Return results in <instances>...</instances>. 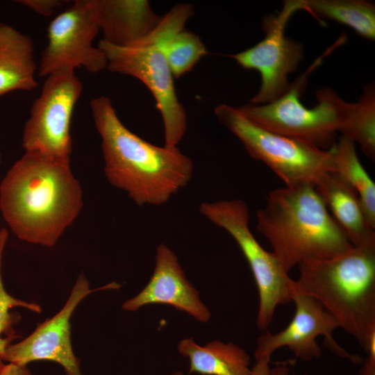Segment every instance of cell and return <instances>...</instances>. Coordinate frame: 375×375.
Segmentation results:
<instances>
[{
  "label": "cell",
  "mask_w": 375,
  "mask_h": 375,
  "mask_svg": "<svg viewBox=\"0 0 375 375\" xmlns=\"http://www.w3.org/2000/svg\"><path fill=\"white\" fill-rule=\"evenodd\" d=\"M83 206L70 158L24 151L1 182L2 216L12 232L28 243L53 247Z\"/></svg>",
  "instance_id": "obj_1"
},
{
  "label": "cell",
  "mask_w": 375,
  "mask_h": 375,
  "mask_svg": "<svg viewBox=\"0 0 375 375\" xmlns=\"http://www.w3.org/2000/svg\"><path fill=\"white\" fill-rule=\"evenodd\" d=\"M90 107L101 140L106 177L137 205L163 204L190 182L193 162L178 148L153 145L131 131L107 97L94 98Z\"/></svg>",
  "instance_id": "obj_2"
},
{
  "label": "cell",
  "mask_w": 375,
  "mask_h": 375,
  "mask_svg": "<svg viewBox=\"0 0 375 375\" xmlns=\"http://www.w3.org/2000/svg\"><path fill=\"white\" fill-rule=\"evenodd\" d=\"M257 228L288 274L301 264L326 260L353 247L310 184L270 192L257 212Z\"/></svg>",
  "instance_id": "obj_3"
},
{
  "label": "cell",
  "mask_w": 375,
  "mask_h": 375,
  "mask_svg": "<svg viewBox=\"0 0 375 375\" xmlns=\"http://www.w3.org/2000/svg\"><path fill=\"white\" fill-rule=\"evenodd\" d=\"M298 267L292 289L319 301L367 351L375 336V242Z\"/></svg>",
  "instance_id": "obj_4"
},
{
  "label": "cell",
  "mask_w": 375,
  "mask_h": 375,
  "mask_svg": "<svg viewBox=\"0 0 375 375\" xmlns=\"http://www.w3.org/2000/svg\"><path fill=\"white\" fill-rule=\"evenodd\" d=\"M193 15L188 3L173 7L145 38L127 47H117L100 40L98 47L107 58V69L133 76L151 92L164 125L165 147L177 148L187 126L186 114L178 101L174 76L169 66L165 44L176 32L184 29Z\"/></svg>",
  "instance_id": "obj_5"
},
{
  "label": "cell",
  "mask_w": 375,
  "mask_h": 375,
  "mask_svg": "<svg viewBox=\"0 0 375 375\" xmlns=\"http://www.w3.org/2000/svg\"><path fill=\"white\" fill-rule=\"evenodd\" d=\"M319 59L301 74L279 98L265 104L247 103L239 110L249 120L269 131L328 150L347 117L350 102L332 88L323 87L316 92L317 104L307 108L301 101L308 82V74Z\"/></svg>",
  "instance_id": "obj_6"
},
{
  "label": "cell",
  "mask_w": 375,
  "mask_h": 375,
  "mask_svg": "<svg viewBox=\"0 0 375 375\" xmlns=\"http://www.w3.org/2000/svg\"><path fill=\"white\" fill-rule=\"evenodd\" d=\"M215 114L248 153L268 166L285 186H315L325 174L334 171L332 147L321 149L269 131L249 120L238 108L228 104L217 106Z\"/></svg>",
  "instance_id": "obj_7"
},
{
  "label": "cell",
  "mask_w": 375,
  "mask_h": 375,
  "mask_svg": "<svg viewBox=\"0 0 375 375\" xmlns=\"http://www.w3.org/2000/svg\"><path fill=\"white\" fill-rule=\"evenodd\" d=\"M200 213L226 231L235 240L246 258L254 277L259 295L256 324L266 330L273 321L275 310L292 301V283L278 258L258 243L249 227V212L240 199L204 202Z\"/></svg>",
  "instance_id": "obj_8"
},
{
  "label": "cell",
  "mask_w": 375,
  "mask_h": 375,
  "mask_svg": "<svg viewBox=\"0 0 375 375\" xmlns=\"http://www.w3.org/2000/svg\"><path fill=\"white\" fill-rule=\"evenodd\" d=\"M46 78L24 124L22 147L27 152L70 158L72 117L83 85L74 71H60Z\"/></svg>",
  "instance_id": "obj_9"
},
{
  "label": "cell",
  "mask_w": 375,
  "mask_h": 375,
  "mask_svg": "<svg viewBox=\"0 0 375 375\" xmlns=\"http://www.w3.org/2000/svg\"><path fill=\"white\" fill-rule=\"evenodd\" d=\"M100 31L96 0H76L50 22L47 44L38 67L40 76L83 67L90 73L107 68L104 52L93 45Z\"/></svg>",
  "instance_id": "obj_10"
},
{
  "label": "cell",
  "mask_w": 375,
  "mask_h": 375,
  "mask_svg": "<svg viewBox=\"0 0 375 375\" xmlns=\"http://www.w3.org/2000/svg\"><path fill=\"white\" fill-rule=\"evenodd\" d=\"M299 10V0L285 1L281 11L263 19L265 38L256 45L231 56L243 68L256 70L260 75L259 90L249 103H269L290 88L288 76L297 70L303 52L299 42L285 35V28L293 14Z\"/></svg>",
  "instance_id": "obj_11"
},
{
  "label": "cell",
  "mask_w": 375,
  "mask_h": 375,
  "mask_svg": "<svg viewBox=\"0 0 375 375\" xmlns=\"http://www.w3.org/2000/svg\"><path fill=\"white\" fill-rule=\"evenodd\" d=\"M292 301L295 304L292 319L283 330L276 333L267 332L258 338L256 360L271 359L275 351L285 347L302 360L311 361L322 354L317 342V338L322 335L324 346L338 356L354 364L363 361L362 357L348 353L335 340L333 334L340 328L339 324L319 301L293 289Z\"/></svg>",
  "instance_id": "obj_12"
},
{
  "label": "cell",
  "mask_w": 375,
  "mask_h": 375,
  "mask_svg": "<svg viewBox=\"0 0 375 375\" xmlns=\"http://www.w3.org/2000/svg\"><path fill=\"white\" fill-rule=\"evenodd\" d=\"M119 287V284L111 283L99 288L90 289L85 276L79 275L62 308L40 324L28 337L10 344L3 356V362L26 366L33 361L50 360L60 365L65 375H83L80 360L74 355L71 343L72 315L78 304L90 293Z\"/></svg>",
  "instance_id": "obj_13"
},
{
  "label": "cell",
  "mask_w": 375,
  "mask_h": 375,
  "mask_svg": "<svg viewBox=\"0 0 375 375\" xmlns=\"http://www.w3.org/2000/svg\"><path fill=\"white\" fill-rule=\"evenodd\" d=\"M155 267L149 281L136 296L126 301L122 308L135 311L150 304H165L185 312L200 322L209 321L211 314L197 289L188 281L175 253L160 244Z\"/></svg>",
  "instance_id": "obj_14"
},
{
  "label": "cell",
  "mask_w": 375,
  "mask_h": 375,
  "mask_svg": "<svg viewBox=\"0 0 375 375\" xmlns=\"http://www.w3.org/2000/svg\"><path fill=\"white\" fill-rule=\"evenodd\" d=\"M102 40L127 47L143 39L158 24L161 17L146 0H96Z\"/></svg>",
  "instance_id": "obj_15"
},
{
  "label": "cell",
  "mask_w": 375,
  "mask_h": 375,
  "mask_svg": "<svg viewBox=\"0 0 375 375\" xmlns=\"http://www.w3.org/2000/svg\"><path fill=\"white\" fill-rule=\"evenodd\" d=\"M333 219L356 247L375 242L356 190L335 172L325 174L315 185Z\"/></svg>",
  "instance_id": "obj_16"
},
{
  "label": "cell",
  "mask_w": 375,
  "mask_h": 375,
  "mask_svg": "<svg viewBox=\"0 0 375 375\" xmlns=\"http://www.w3.org/2000/svg\"><path fill=\"white\" fill-rule=\"evenodd\" d=\"M37 70L31 38L0 22V96L37 88Z\"/></svg>",
  "instance_id": "obj_17"
},
{
  "label": "cell",
  "mask_w": 375,
  "mask_h": 375,
  "mask_svg": "<svg viewBox=\"0 0 375 375\" xmlns=\"http://www.w3.org/2000/svg\"><path fill=\"white\" fill-rule=\"evenodd\" d=\"M177 348L181 355L190 360V374H251L250 356L234 343L213 340L202 347L192 338H185L180 341Z\"/></svg>",
  "instance_id": "obj_18"
},
{
  "label": "cell",
  "mask_w": 375,
  "mask_h": 375,
  "mask_svg": "<svg viewBox=\"0 0 375 375\" xmlns=\"http://www.w3.org/2000/svg\"><path fill=\"white\" fill-rule=\"evenodd\" d=\"M301 9L316 17L349 26L358 35L375 40V5L367 0H299Z\"/></svg>",
  "instance_id": "obj_19"
},
{
  "label": "cell",
  "mask_w": 375,
  "mask_h": 375,
  "mask_svg": "<svg viewBox=\"0 0 375 375\" xmlns=\"http://www.w3.org/2000/svg\"><path fill=\"white\" fill-rule=\"evenodd\" d=\"M332 150L333 172L358 193L367 222L375 231V184L359 160L355 142L341 135Z\"/></svg>",
  "instance_id": "obj_20"
},
{
  "label": "cell",
  "mask_w": 375,
  "mask_h": 375,
  "mask_svg": "<svg viewBox=\"0 0 375 375\" xmlns=\"http://www.w3.org/2000/svg\"><path fill=\"white\" fill-rule=\"evenodd\" d=\"M342 135L357 142L364 153L375 158V85L365 86L356 102L350 103L340 130Z\"/></svg>",
  "instance_id": "obj_21"
},
{
  "label": "cell",
  "mask_w": 375,
  "mask_h": 375,
  "mask_svg": "<svg viewBox=\"0 0 375 375\" xmlns=\"http://www.w3.org/2000/svg\"><path fill=\"white\" fill-rule=\"evenodd\" d=\"M165 53L174 78L188 72L207 53V50L196 34L182 29L166 41Z\"/></svg>",
  "instance_id": "obj_22"
},
{
  "label": "cell",
  "mask_w": 375,
  "mask_h": 375,
  "mask_svg": "<svg viewBox=\"0 0 375 375\" xmlns=\"http://www.w3.org/2000/svg\"><path fill=\"white\" fill-rule=\"evenodd\" d=\"M8 236V233L6 228L0 231V365L3 363L2 358L6 350L17 337L13 326L19 322L21 316L17 312H11L10 310L15 307H22L36 312L42 311L39 305L15 298L5 290L1 276V265Z\"/></svg>",
  "instance_id": "obj_23"
},
{
  "label": "cell",
  "mask_w": 375,
  "mask_h": 375,
  "mask_svg": "<svg viewBox=\"0 0 375 375\" xmlns=\"http://www.w3.org/2000/svg\"><path fill=\"white\" fill-rule=\"evenodd\" d=\"M19 4L44 17H49L65 1L60 0H19Z\"/></svg>",
  "instance_id": "obj_24"
},
{
  "label": "cell",
  "mask_w": 375,
  "mask_h": 375,
  "mask_svg": "<svg viewBox=\"0 0 375 375\" xmlns=\"http://www.w3.org/2000/svg\"><path fill=\"white\" fill-rule=\"evenodd\" d=\"M367 356L362 362L358 375H375V336L367 350Z\"/></svg>",
  "instance_id": "obj_25"
},
{
  "label": "cell",
  "mask_w": 375,
  "mask_h": 375,
  "mask_svg": "<svg viewBox=\"0 0 375 375\" xmlns=\"http://www.w3.org/2000/svg\"><path fill=\"white\" fill-rule=\"evenodd\" d=\"M0 375H32V374L26 366L3 362L0 365Z\"/></svg>",
  "instance_id": "obj_26"
},
{
  "label": "cell",
  "mask_w": 375,
  "mask_h": 375,
  "mask_svg": "<svg viewBox=\"0 0 375 375\" xmlns=\"http://www.w3.org/2000/svg\"><path fill=\"white\" fill-rule=\"evenodd\" d=\"M270 359L261 358L256 360V364L251 369L250 375H269Z\"/></svg>",
  "instance_id": "obj_27"
},
{
  "label": "cell",
  "mask_w": 375,
  "mask_h": 375,
  "mask_svg": "<svg viewBox=\"0 0 375 375\" xmlns=\"http://www.w3.org/2000/svg\"><path fill=\"white\" fill-rule=\"evenodd\" d=\"M269 375H290V369L285 364L277 365L269 369ZM303 375H308L305 374Z\"/></svg>",
  "instance_id": "obj_28"
},
{
  "label": "cell",
  "mask_w": 375,
  "mask_h": 375,
  "mask_svg": "<svg viewBox=\"0 0 375 375\" xmlns=\"http://www.w3.org/2000/svg\"><path fill=\"white\" fill-rule=\"evenodd\" d=\"M171 375H184V374L182 372L177 371V372H173Z\"/></svg>",
  "instance_id": "obj_29"
},
{
  "label": "cell",
  "mask_w": 375,
  "mask_h": 375,
  "mask_svg": "<svg viewBox=\"0 0 375 375\" xmlns=\"http://www.w3.org/2000/svg\"><path fill=\"white\" fill-rule=\"evenodd\" d=\"M1 162V150H0V163Z\"/></svg>",
  "instance_id": "obj_30"
}]
</instances>
